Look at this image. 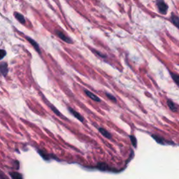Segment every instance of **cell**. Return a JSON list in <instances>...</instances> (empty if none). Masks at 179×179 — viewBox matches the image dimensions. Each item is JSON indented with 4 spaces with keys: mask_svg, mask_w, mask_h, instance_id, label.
Here are the masks:
<instances>
[{
    "mask_svg": "<svg viewBox=\"0 0 179 179\" xmlns=\"http://www.w3.org/2000/svg\"><path fill=\"white\" fill-rule=\"evenodd\" d=\"M25 38H26V39L28 40V41H29L31 44L32 45L33 47L34 48L35 50H37L39 53H41V50H40L39 46V44H38L34 40L32 39V38L29 37H25Z\"/></svg>",
    "mask_w": 179,
    "mask_h": 179,
    "instance_id": "3",
    "label": "cell"
},
{
    "mask_svg": "<svg viewBox=\"0 0 179 179\" xmlns=\"http://www.w3.org/2000/svg\"><path fill=\"white\" fill-rule=\"evenodd\" d=\"M106 95L107 97H109V98L111 100H113V101L115 102H116V99H115V97H113V95H110V94H109V93H106Z\"/></svg>",
    "mask_w": 179,
    "mask_h": 179,
    "instance_id": "16",
    "label": "cell"
},
{
    "mask_svg": "<svg viewBox=\"0 0 179 179\" xmlns=\"http://www.w3.org/2000/svg\"><path fill=\"white\" fill-rule=\"evenodd\" d=\"M94 52H95V53H96L97 55H99V56H100V57H103V58H105V57H106V55L102 54V52H98V51H97V50H95Z\"/></svg>",
    "mask_w": 179,
    "mask_h": 179,
    "instance_id": "18",
    "label": "cell"
},
{
    "mask_svg": "<svg viewBox=\"0 0 179 179\" xmlns=\"http://www.w3.org/2000/svg\"><path fill=\"white\" fill-rule=\"evenodd\" d=\"M167 104H168V106H169V109L172 110V111L176 112L177 107L172 101H171V100H168V101H167Z\"/></svg>",
    "mask_w": 179,
    "mask_h": 179,
    "instance_id": "10",
    "label": "cell"
},
{
    "mask_svg": "<svg viewBox=\"0 0 179 179\" xmlns=\"http://www.w3.org/2000/svg\"><path fill=\"white\" fill-rule=\"evenodd\" d=\"M171 20H172V23L174 24L176 28H178L179 29V17L176 15H174V14L172 15V17H171Z\"/></svg>",
    "mask_w": 179,
    "mask_h": 179,
    "instance_id": "9",
    "label": "cell"
},
{
    "mask_svg": "<svg viewBox=\"0 0 179 179\" xmlns=\"http://www.w3.org/2000/svg\"><path fill=\"white\" fill-rule=\"evenodd\" d=\"M6 55V50H4V49H2V50H1V56H0V59H3Z\"/></svg>",
    "mask_w": 179,
    "mask_h": 179,
    "instance_id": "17",
    "label": "cell"
},
{
    "mask_svg": "<svg viewBox=\"0 0 179 179\" xmlns=\"http://www.w3.org/2000/svg\"><path fill=\"white\" fill-rule=\"evenodd\" d=\"M50 108L52 109V111L55 113V114L57 115H60V113L59 112V111L56 109V108H55V107L53 106H50Z\"/></svg>",
    "mask_w": 179,
    "mask_h": 179,
    "instance_id": "15",
    "label": "cell"
},
{
    "mask_svg": "<svg viewBox=\"0 0 179 179\" xmlns=\"http://www.w3.org/2000/svg\"><path fill=\"white\" fill-rule=\"evenodd\" d=\"M85 94L87 95V96H88L90 99H92V100H94V101H95V102H100V101H101L99 97H97V96H96L95 95H94V94L92 93L91 92H90L89 90H85Z\"/></svg>",
    "mask_w": 179,
    "mask_h": 179,
    "instance_id": "6",
    "label": "cell"
},
{
    "mask_svg": "<svg viewBox=\"0 0 179 179\" xmlns=\"http://www.w3.org/2000/svg\"><path fill=\"white\" fill-rule=\"evenodd\" d=\"M157 6L158 8V10L162 14H166L168 10V6L165 4L164 0H156Z\"/></svg>",
    "mask_w": 179,
    "mask_h": 179,
    "instance_id": "1",
    "label": "cell"
},
{
    "mask_svg": "<svg viewBox=\"0 0 179 179\" xmlns=\"http://www.w3.org/2000/svg\"><path fill=\"white\" fill-rule=\"evenodd\" d=\"M14 16H15V18H16L19 22H21L22 24H25V17H24L22 14H20V13H19L15 12L14 13Z\"/></svg>",
    "mask_w": 179,
    "mask_h": 179,
    "instance_id": "7",
    "label": "cell"
},
{
    "mask_svg": "<svg viewBox=\"0 0 179 179\" xmlns=\"http://www.w3.org/2000/svg\"><path fill=\"white\" fill-rule=\"evenodd\" d=\"M172 77L173 78V80L175 81V83L177 84V85L179 86V74L172 73Z\"/></svg>",
    "mask_w": 179,
    "mask_h": 179,
    "instance_id": "11",
    "label": "cell"
},
{
    "mask_svg": "<svg viewBox=\"0 0 179 179\" xmlns=\"http://www.w3.org/2000/svg\"><path fill=\"white\" fill-rule=\"evenodd\" d=\"M153 137L155 139V140L157 142H158L159 144H164V139H163L162 138H161V137L156 136V135H153Z\"/></svg>",
    "mask_w": 179,
    "mask_h": 179,
    "instance_id": "13",
    "label": "cell"
},
{
    "mask_svg": "<svg viewBox=\"0 0 179 179\" xmlns=\"http://www.w3.org/2000/svg\"><path fill=\"white\" fill-rule=\"evenodd\" d=\"M0 70H1V73L4 76H6V75L8 71V65L6 62H2L1 65H0Z\"/></svg>",
    "mask_w": 179,
    "mask_h": 179,
    "instance_id": "4",
    "label": "cell"
},
{
    "mask_svg": "<svg viewBox=\"0 0 179 179\" xmlns=\"http://www.w3.org/2000/svg\"><path fill=\"white\" fill-rule=\"evenodd\" d=\"M55 33H56V34L57 35V37L60 38V39H61L62 41H64L65 42H67L68 43H72V40L69 37H68L67 36H66L64 33L62 32V31L56 30V31H55Z\"/></svg>",
    "mask_w": 179,
    "mask_h": 179,
    "instance_id": "2",
    "label": "cell"
},
{
    "mask_svg": "<svg viewBox=\"0 0 179 179\" xmlns=\"http://www.w3.org/2000/svg\"><path fill=\"white\" fill-rule=\"evenodd\" d=\"M69 111L70 113H71V114H72L75 118H76L78 120L81 121V122H83L84 119H83V118L82 117V115L80 114L78 112H76L75 110L71 109V108H69Z\"/></svg>",
    "mask_w": 179,
    "mask_h": 179,
    "instance_id": "5",
    "label": "cell"
},
{
    "mask_svg": "<svg viewBox=\"0 0 179 179\" xmlns=\"http://www.w3.org/2000/svg\"><path fill=\"white\" fill-rule=\"evenodd\" d=\"M129 138H130V139H131V141H132L133 146H134V147L137 146V139H136V138L134 137H132V136H130Z\"/></svg>",
    "mask_w": 179,
    "mask_h": 179,
    "instance_id": "14",
    "label": "cell"
},
{
    "mask_svg": "<svg viewBox=\"0 0 179 179\" xmlns=\"http://www.w3.org/2000/svg\"><path fill=\"white\" fill-rule=\"evenodd\" d=\"M11 176L12 177L13 179H22V176L20 174L18 173H15V172H12L10 173Z\"/></svg>",
    "mask_w": 179,
    "mask_h": 179,
    "instance_id": "12",
    "label": "cell"
},
{
    "mask_svg": "<svg viewBox=\"0 0 179 179\" xmlns=\"http://www.w3.org/2000/svg\"><path fill=\"white\" fill-rule=\"evenodd\" d=\"M99 131H100V133H101L104 137H106V138H107V139H111V134H110L108 131H106V129H104V128L100 127V128H99Z\"/></svg>",
    "mask_w": 179,
    "mask_h": 179,
    "instance_id": "8",
    "label": "cell"
}]
</instances>
